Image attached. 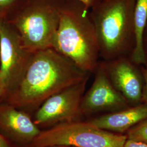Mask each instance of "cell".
Returning <instances> with one entry per match:
<instances>
[{
  "label": "cell",
  "mask_w": 147,
  "mask_h": 147,
  "mask_svg": "<svg viewBox=\"0 0 147 147\" xmlns=\"http://www.w3.org/2000/svg\"><path fill=\"white\" fill-rule=\"evenodd\" d=\"M90 74L53 48L38 51L11 95L10 105L16 108L40 106L51 96L89 78Z\"/></svg>",
  "instance_id": "6da1fadb"
},
{
  "label": "cell",
  "mask_w": 147,
  "mask_h": 147,
  "mask_svg": "<svg viewBox=\"0 0 147 147\" xmlns=\"http://www.w3.org/2000/svg\"><path fill=\"white\" fill-rule=\"evenodd\" d=\"M53 49L78 67L94 73L100 50L90 9L76 0H64Z\"/></svg>",
  "instance_id": "7a4b0ae2"
},
{
  "label": "cell",
  "mask_w": 147,
  "mask_h": 147,
  "mask_svg": "<svg viewBox=\"0 0 147 147\" xmlns=\"http://www.w3.org/2000/svg\"><path fill=\"white\" fill-rule=\"evenodd\" d=\"M136 0H102L90 9L100 58L129 57L136 45L134 11Z\"/></svg>",
  "instance_id": "3957f363"
},
{
  "label": "cell",
  "mask_w": 147,
  "mask_h": 147,
  "mask_svg": "<svg viewBox=\"0 0 147 147\" xmlns=\"http://www.w3.org/2000/svg\"><path fill=\"white\" fill-rule=\"evenodd\" d=\"M64 0H31L20 11L16 25L25 46L32 51L53 48Z\"/></svg>",
  "instance_id": "277c9868"
},
{
  "label": "cell",
  "mask_w": 147,
  "mask_h": 147,
  "mask_svg": "<svg viewBox=\"0 0 147 147\" xmlns=\"http://www.w3.org/2000/svg\"><path fill=\"white\" fill-rule=\"evenodd\" d=\"M127 137L98 128L88 121L59 123L41 130L28 147L65 145L75 147H124Z\"/></svg>",
  "instance_id": "5b68a950"
},
{
  "label": "cell",
  "mask_w": 147,
  "mask_h": 147,
  "mask_svg": "<svg viewBox=\"0 0 147 147\" xmlns=\"http://www.w3.org/2000/svg\"><path fill=\"white\" fill-rule=\"evenodd\" d=\"M89 78L47 98L37 110L33 120L37 126L50 127L76 121L82 115L81 102Z\"/></svg>",
  "instance_id": "8992f818"
},
{
  "label": "cell",
  "mask_w": 147,
  "mask_h": 147,
  "mask_svg": "<svg viewBox=\"0 0 147 147\" xmlns=\"http://www.w3.org/2000/svg\"><path fill=\"white\" fill-rule=\"evenodd\" d=\"M94 73L93 82L84 93L81 102L82 115L102 112L109 113L131 106L123 95L112 84L101 61Z\"/></svg>",
  "instance_id": "52a82bcc"
},
{
  "label": "cell",
  "mask_w": 147,
  "mask_h": 147,
  "mask_svg": "<svg viewBox=\"0 0 147 147\" xmlns=\"http://www.w3.org/2000/svg\"><path fill=\"white\" fill-rule=\"evenodd\" d=\"M112 84L126 99L131 106L142 103L144 84L142 66L129 57L101 61Z\"/></svg>",
  "instance_id": "ba28073f"
},
{
  "label": "cell",
  "mask_w": 147,
  "mask_h": 147,
  "mask_svg": "<svg viewBox=\"0 0 147 147\" xmlns=\"http://www.w3.org/2000/svg\"><path fill=\"white\" fill-rule=\"evenodd\" d=\"M40 131L25 112L11 105L0 106V133L13 143L28 147Z\"/></svg>",
  "instance_id": "9c48e42d"
},
{
  "label": "cell",
  "mask_w": 147,
  "mask_h": 147,
  "mask_svg": "<svg viewBox=\"0 0 147 147\" xmlns=\"http://www.w3.org/2000/svg\"><path fill=\"white\" fill-rule=\"evenodd\" d=\"M147 119V103L129 106L107 113L88 121L95 126L108 131L123 134Z\"/></svg>",
  "instance_id": "30bf717a"
},
{
  "label": "cell",
  "mask_w": 147,
  "mask_h": 147,
  "mask_svg": "<svg viewBox=\"0 0 147 147\" xmlns=\"http://www.w3.org/2000/svg\"><path fill=\"white\" fill-rule=\"evenodd\" d=\"M20 56V50L17 38L0 22V96L12 82Z\"/></svg>",
  "instance_id": "8fae6325"
},
{
  "label": "cell",
  "mask_w": 147,
  "mask_h": 147,
  "mask_svg": "<svg viewBox=\"0 0 147 147\" xmlns=\"http://www.w3.org/2000/svg\"><path fill=\"white\" fill-rule=\"evenodd\" d=\"M134 23L136 45L130 58L137 64L144 66L142 37L147 23V0H136L134 11Z\"/></svg>",
  "instance_id": "7c38bea8"
},
{
  "label": "cell",
  "mask_w": 147,
  "mask_h": 147,
  "mask_svg": "<svg viewBox=\"0 0 147 147\" xmlns=\"http://www.w3.org/2000/svg\"><path fill=\"white\" fill-rule=\"evenodd\" d=\"M126 133L127 139L147 144V119L133 126Z\"/></svg>",
  "instance_id": "4fadbf2b"
},
{
  "label": "cell",
  "mask_w": 147,
  "mask_h": 147,
  "mask_svg": "<svg viewBox=\"0 0 147 147\" xmlns=\"http://www.w3.org/2000/svg\"><path fill=\"white\" fill-rule=\"evenodd\" d=\"M22 0H0V13L6 12L23 4Z\"/></svg>",
  "instance_id": "5bb4252c"
},
{
  "label": "cell",
  "mask_w": 147,
  "mask_h": 147,
  "mask_svg": "<svg viewBox=\"0 0 147 147\" xmlns=\"http://www.w3.org/2000/svg\"><path fill=\"white\" fill-rule=\"evenodd\" d=\"M142 50L145 61L144 67L147 68V23L142 37Z\"/></svg>",
  "instance_id": "9a60e30c"
},
{
  "label": "cell",
  "mask_w": 147,
  "mask_h": 147,
  "mask_svg": "<svg viewBox=\"0 0 147 147\" xmlns=\"http://www.w3.org/2000/svg\"><path fill=\"white\" fill-rule=\"evenodd\" d=\"M142 71L144 75V84L142 94V102L147 103V68L144 66H142Z\"/></svg>",
  "instance_id": "2e32d148"
},
{
  "label": "cell",
  "mask_w": 147,
  "mask_h": 147,
  "mask_svg": "<svg viewBox=\"0 0 147 147\" xmlns=\"http://www.w3.org/2000/svg\"><path fill=\"white\" fill-rule=\"evenodd\" d=\"M0 147H17L16 144L11 142L8 138L0 133Z\"/></svg>",
  "instance_id": "e0dca14e"
},
{
  "label": "cell",
  "mask_w": 147,
  "mask_h": 147,
  "mask_svg": "<svg viewBox=\"0 0 147 147\" xmlns=\"http://www.w3.org/2000/svg\"><path fill=\"white\" fill-rule=\"evenodd\" d=\"M124 147H147V144L127 139Z\"/></svg>",
  "instance_id": "ac0fdd59"
},
{
  "label": "cell",
  "mask_w": 147,
  "mask_h": 147,
  "mask_svg": "<svg viewBox=\"0 0 147 147\" xmlns=\"http://www.w3.org/2000/svg\"><path fill=\"white\" fill-rule=\"evenodd\" d=\"M81 2L86 5V7L89 9L93 8L95 5H97L102 0H76Z\"/></svg>",
  "instance_id": "d6986e66"
},
{
  "label": "cell",
  "mask_w": 147,
  "mask_h": 147,
  "mask_svg": "<svg viewBox=\"0 0 147 147\" xmlns=\"http://www.w3.org/2000/svg\"><path fill=\"white\" fill-rule=\"evenodd\" d=\"M47 147H75L73 146H65V145H57V146H53Z\"/></svg>",
  "instance_id": "ffe728a7"
}]
</instances>
